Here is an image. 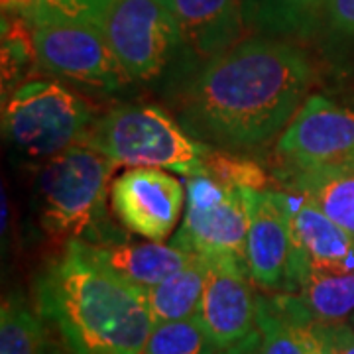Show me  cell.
I'll list each match as a JSON object with an SVG mask.
<instances>
[{"instance_id": "obj_1", "label": "cell", "mask_w": 354, "mask_h": 354, "mask_svg": "<svg viewBox=\"0 0 354 354\" xmlns=\"http://www.w3.org/2000/svg\"><path fill=\"white\" fill-rule=\"evenodd\" d=\"M313 67L290 41L254 38L205 62L181 99L191 136L227 152L264 148L307 101Z\"/></svg>"}, {"instance_id": "obj_2", "label": "cell", "mask_w": 354, "mask_h": 354, "mask_svg": "<svg viewBox=\"0 0 354 354\" xmlns=\"http://www.w3.org/2000/svg\"><path fill=\"white\" fill-rule=\"evenodd\" d=\"M38 309L73 354H142L153 329L144 293L95 262L79 241L41 274Z\"/></svg>"}, {"instance_id": "obj_3", "label": "cell", "mask_w": 354, "mask_h": 354, "mask_svg": "<svg viewBox=\"0 0 354 354\" xmlns=\"http://www.w3.org/2000/svg\"><path fill=\"white\" fill-rule=\"evenodd\" d=\"M83 144L118 165L160 167L183 177L205 176L211 146L152 104L116 106L88 128Z\"/></svg>"}, {"instance_id": "obj_4", "label": "cell", "mask_w": 354, "mask_h": 354, "mask_svg": "<svg viewBox=\"0 0 354 354\" xmlns=\"http://www.w3.org/2000/svg\"><path fill=\"white\" fill-rule=\"evenodd\" d=\"M116 167V162L85 144L46 160L36 181L41 228L55 239L104 244V201Z\"/></svg>"}, {"instance_id": "obj_5", "label": "cell", "mask_w": 354, "mask_h": 354, "mask_svg": "<svg viewBox=\"0 0 354 354\" xmlns=\"http://www.w3.org/2000/svg\"><path fill=\"white\" fill-rule=\"evenodd\" d=\"M95 118L83 99L64 85L28 81L8 97L2 130L16 152L32 160H50L83 144Z\"/></svg>"}, {"instance_id": "obj_6", "label": "cell", "mask_w": 354, "mask_h": 354, "mask_svg": "<svg viewBox=\"0 0 354 354\" xmlns=\"http://www.w3.org/2000/svg\"><path fill=\"white\" fill-rule=\"evenodd\" d=\"M26 14L32 22L34 53L48 71L106 91H116L130 81L102 26L65 18L39 2Z\"/></svg>"}, {"instance_id": "obj_7", "label": "cell", "mask_w": 354, "mask_h": 354, "mask_svg": "<svg viewBox=\"0 0 354 354\" xmlns=\"http://www.w3.org/2000/svg\"><path fill=\"white\" fill-rule=\"evenodd\" d=\"M185 179V211L169 244L189 254L244 260L250 223L246 189L209 176Z\"/></svg>"}, {"instance_id": "obj_8", "label": "cell", "mask_w": 354, "mask_h": 354, "mask_svg": "<svg viewBox=\"0 0 354 354\" xmlns=\"http://www.w3.org/2000/svg\"><path fill=\"white\" fill-rule=\"evenodd\" d=\"M276 153L283 171L354 167V109L323 95L307 97L279 134Z\"/></svg>"}, {"instance_id": "obj_9", "label": "cell", "mask_w": 354, "mask_h": 354, "mask_svg": "<svg viewBox=\"0 0 354 354\" xmlns=\"http://www.w3.org/2000/svg\"><path fill=\"white\" fill-rule=\"evenodd\" d=\"M102 30L130 81L160 75L183 44L176 16L158 0H114Z\"/></svg>"}, {"instance_id": "obj_10", "label": "cell", "mask_w": 354, "mask_h": 354, "mask_svg": "<svg viewBox=\"0 0 354 354\" xmlns=\"http://www.w3.org/2000/svg\"><path fill=\"white\" fill-rule=\"evenodd\" d=\"M187 191L160 167H130L111 185L116 218L130 232L164 242L181 218Z\"/></svg>"}, {"instance_id": "obj_11", "label": "cell", "mask_w": 354, "mask_h": 354, "mask_svg": "<svg viewBox=\"0 0 354 354\" xmlns=\"http://www.w3.org/2000/svg\"><path fill=\"white\" fill-rule=\"evenodd\" d=\"M248 236L244 262L248 276L264 293H286L290 286L291 223L286 193L276 189H246Z\"/></svg>"}, {"instance_id": "obj_12", "label": "cell", "mask_w": 354, "mask_h": 354, "mask_svg": "<svg viewBox=\"0 0 354 354\" xmlns=\"http://www.w3.org/2000/svg\"><path fill=\"white\" fill-rule=\"evenodd\" d=\"M211 266L199 305V321L225 351L256 330V297L246 262L236 256H209Z\"/></svg>"}, {"instance_id": "obj_13", "label": "cell", "mask_w": 354, "mask_h": 354, "mask_svg": "<svg viewBox=\"0 0 354 354\" xmlns=\"http://www.w3.org/2000/svg\"><path fill=\"white\" fill-rule=\"evenodd\" d=\"M290 211L291 254L290 283L304 270L354 268V239L304 195L283 191ZM290 291V286H288ZM286 291V293H288Z\"/></svg>"}, {"instance_id": "obj_14", "label": "cell", "mask_w": 354, "mask_h": 354, "mask_svg": "<svg viewBox=\"0 0 354 354\" xmlns=\"http://www.w3.org/2000/svg\"><path fill=\"white\" fill-rule=\"evenodd\" d=\"M183 46L205 62L239 44L244 30L241 0H174Z\"/></svg>"}, {"instance_id": "obj_15", "label": "cell", "mask_w": 354, "mask_h": 354, "mask_svg": "<svg viewBox=\"0 0 354 354\" xmlns=\"http://www.w3.org/2000/svg\"><path fill=\"white\" fill-rule=\"evenodd\" d=\"M83 244L85 252L114 276L124 279L136 290L146 291L174 276L193 258V254L162 242H109Z\"/></svg>"}, {"instance_id": "obj_16", "label": "cell", "mask_w": 354, "mask_h": 354, "mask_svg": "<svg viewBox=\"0 0 354 354\" xmlns=\"http://www.w3.org/2000/svg\"><path fill=\"white\" fill-rule=\"evenodd\" d=\"M244 26L266 38H307L329 16L330 0H241Z\"/></svg>"}, {"instance_id": "obj_17", "label": "cell", "mask_w": 354, "mask_h": 354, "mask_svg": "<svg viewBox=\"0 0 354 354\" xmlns=\"http://www.w3.org/2000/svg\"><path fill=\"white\" fill-rule=\"evenodd\" d=\"M281 183L309 199L354 239V167L283 171Z\"/></svg>"}, {"instance_id": "obj_18", "label": "cell", "mask_w": 354, "mask_h": 354, "mask_svg": "<svg viewBox=\"0 0 354 354\" xmlns=\"http://www.w3.org/2000/svg\"><path fill=\"white\" fill-rule=\"evenodd\" d=\"M321 323H341L354 315V268L304 270L295 274L290 291Z\"/></svg>"}, {"instance_id": "obj_19", "label": "cell", "mask_w": 354, "mask_h": 354, "mask_svg": "<svg viewBox=\"0 0 354 354\" xmlns=\"http://www.w3.org/2000/svg\"><path fill=\"white\" fill-rule=\"evenodd\" d=\"M209 266H211L209 256L193 254L189 262L174 276H169L150 290L142 291L146 304L150 307L153 323L197 317Z\"/></svg>"}, {"instance_id": "obj_20", "label": "cell", "mask_w": 354, "mask_h": 354, "mask_svg": "<svg viewBox=\"0 0 354 354\" xmlns=\"http://www.w3.org/2000/svg\"><path fill=\"white\" fill-rule=\"evenodd\" d=\"M256 330L260 335V354H305L290 293H258Z\"/></svg>"}, {"instance_id": "obj_21", "label": "cell", "mask_w": 354, "mask_h": 354, "mask_svg": "<svg viewBox=\"0 0 354 354\" xmlns=\"http://www.w3.org/2000/svg\"><path fill=\"white\" fill-rule=\"evenodd\" d=\"M46 335L39 309L20 295H8L0 309V354H46Z\"/></svg>"}, {"instance_id": "obj_22", "label": "cell", "mask_w": 354, "mask_h": 354, "mask_svg": "<svg viewBox=\"0 0 354 354\" xmlns=\"http://www.w3.org/2000/svg\"><path fill=\"white\" fill-rule=\"evenodd\" d=\"M221 346L205 330L199 317L162 321L153 325L142 354H221Z\"/></svg>"}, {"instance_id": "obj_23", "label": "cell", "mask_w": 354, "mask_h": 354, "mask_svg": "<svg viewBox=\"0 0 354 354\" xmlns=\"http://www.w3.org/2000/svg\"><path fill=\"white\" fill-rule=\"evenodd\" d=\"M205 176L234 187L268 189V176L260 165L227 150H215V148L211 150Z\"/></svg>"}, {"instance_id": "obj_24", "label": "cell", "mask_w": 354, "mask_h": 354, "mask_svg": "<svg viewBox=\"0 0 354 354\" xmlns=\"http://www.w3.org/2000/svg\"><path fill=\"white\" fill-rule=\"evenodd\" d=\"M290 304L291 309H293V315H295V321H297L299 333H301L305 354H339L333 341H330L325 323L317 321L315 317L309 313V309L301 304V299L297 295L290 293Z\"/></svg>"}, {"instance_id": "obj_25", "label": "cell", "mask_w": 354, "mask_h": 354, "mask_svg": "<svg viewBox=\"0 0 354 354\" xmlns=\"http://www.w3.org/2000/svg\"><path fill=\"white\" fill-rule=\"evenodd\" d=\"M38 2L44 8L59 16L99 26H102L111 6L114 4V0H38Z\"/></svg>"}, {"instance_id": "obj_26", "label": "cell", "mask_w": 354, "mask_h": 354, "mask_svg": "<svg viewBox=\"0 0 354 354\" xmlns=\"http://www.w3.org/2000/svg\"><path fill=\"white\" fill-rule=\"evenodd\" d=\"M329 26L344 36H354V0H330Z\"/></svg>"}, {"instance_id": "obj_27", "label": "cell", "mask_w": 354, "mask_h": 354, "mask_svg": "<svg viewBox=\"0 0 354 354\" xmlns=\"http://www.w3.org/2000/svg\"><path fill=\"white\" fill-rule=\"evenodd\" d=\"M330 341L339 354H354V327L351 321L341 323H325Z\"/></svg>"}, {"instance_id": "obj_28", "label": "cell", "mask_w": 354, "mask_h": 354, "mask_svg": "<svg viewBox=\"0 0 354 354\" xmlns=\"http://www.w3.org/2000/svg\"><path fill=\"white\" fill-rule=\"evenodd\" d=\"M221 354H260V335H258V330H254L252 335H248L241 342L225 348Z\"/></svg>"}, {"instance_id": "obj_29", "label": "cell", "mask_w": 354, "mask_h": 354, "mask_svg": "<svg viewBox=\"0 0 354 354\" xmlns=\"http://www.w3.org/2000/svg\"><path fill=\"white\" fill-rule=\"evenodd\" d=\"M38 0H2V6L4 10H22V12H28Z\"/></svg>"}, {"instance_id": "obj_30", "label": "cell", "mask_w": 354, "mask_h": 354, "mask_svg": "<svg viewBox=\"0 0 354 354\" xmlns=\"http://www.w3.org/2000/svg\"><path fill=\"white\" fill-rule=\"evenodd\" d=\"M158 2H162L165 8H169V10L174 12V0H158Z\"/></svg>"}, {"instance_id": "obj_31", "label": "cell", "mask_w": 354, "mask_h": 354, "mask_svg": "<svg viewBox=\"0 0 354 354\" xmlns=\"http://www.w3.org/2000/svg\"><path fill=\"white\" fill-rule=\"evenodd\" d=\"M46 354H65V353H62V351H57V348H53V346H48V351H46Z\"/></svg>"}, {"instance_id": "obj_32", "label": "cell", "mask_w": 354, "mask_h": 354, "mask_svg": "<svg viewBox=\"0 0 354 354\" xmlns=\"http://www.w3.org/2000/svg\"><path fill=\"white\" fill-rule=\"evenodd\" d=\"M348 321H351V325H353V327H354V315L351 317V319H348Z\"/></svg>"}]
</instances>
